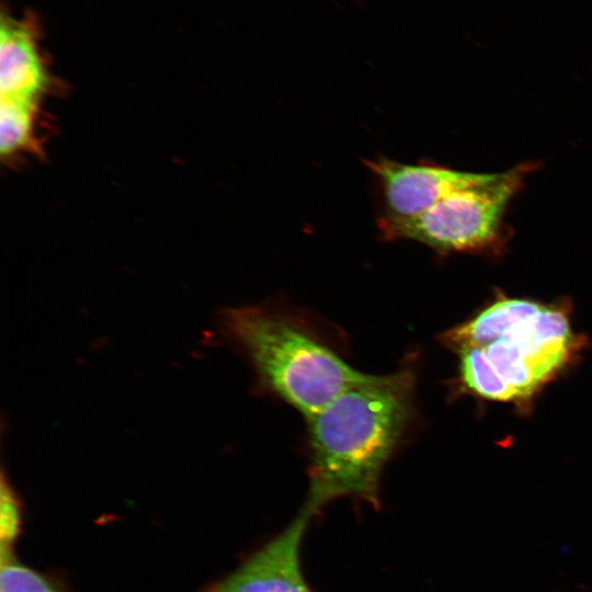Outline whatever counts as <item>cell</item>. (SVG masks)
<instances>
[{
  "mask_svg": "<svg viewBox=\"0 0 592 592\" xmlns=\"http://www.w3.org/2000/svg\"><path fill=\"white\" fill-rule=\"evenodd\" d=\"M39 107L1 101L0 153L3 161L39 151Z\"/></svg>",
  "mask_w": 592,
  "mask_h": 592,
  "instance_id": "8",
  "label": "cell"
},
{
  "mask_svg": "<svg viewBox=\"0 0 592 592\" xmlns=\"http://www.w3.org/2000/svg\"><path fill=\"white\" fill-rule=\"evenodd\" d=\"M417 367L371 375L307 420L309 489L305 503L317 512L350 497L378 504L382 474L411 430Z\"/></svg>",
  "mask_w": 592,
  "mask_h": 592,
  "instance_id": "2",
  "label": "cell"
},
{
  "mask_svg": "<svg viewBox=\"0 0 592 592\" xmlns=\"http://www.w3.org/2000/svg\"><path fill=\"white\" fill-rule=\"evenodd\" d=\"M317 513L304 503L296 517L277 536L255 551L213 592H312L300 567V544Z\"/></svg>",
  "mask_w": 592,
  "mask_h": 592,
  "instance_id": "6",
  "label": "cell"
},
{
  "mask_svg": "<svg viewBox=\"0 0 592 592\" xmlns=\"http://www.w3.org/2000/svg\"><path fill=\"white\" fill-rule=\"evenodd\" d=\"M1 592H61L38 572L21 565L12 549H1Z\"/></svg>",
  "mask_w": 592,
  "mask_h": 592,
  "instance_id": "9",
  "label": "cell"
},
{
  "mask_svg": "<svg viewBox=\"0 0 592 592\" xmlns=\"http://www.w3.org/2000/svg\"><path fill=\"white\" fill-rule=\"evenodd\" d=\"M378 181L389 218L417 217L451 193L482 183L493 173L464 172L432 163H402L380 156L364 161Z\"/></svg>",
  "mask_w": 592,
  "mask_h": 592,
  "instance_id": "5",
  "label": "cell"
},
{
  "mask_svg": "<svg viewBox=\"0 0 592 592\" xmlns=\"http://www.w3.org/2000/svg\"><path fill=\"white\" fill-rule=\"evenodd\" d=\"M54 87L38 43L35 22L2 14L0 27L1 101L39 107Z\"/></svg>",
  "mask_w": 592,
  "mask_h": 592,
  "instance_id": "7",
  "label": "cell"
},
{
  "mask_svg": "<svg viewBox=\"0 0 592 592\" xmlns=\"http://www.w3.org/2000/svg\"><path fill=\"white\" fill-rule=\"evenodd\" d=\"M526 164L451 193L413 218L380 216L377 227L387 241L422 243L439 253L477 252L494 247L505 209L522 186Z\"/></svg>",
  "mask_w": 592,
  "mask_h": 592,
  "instance_id": "4",
  "label": "cell"
},
{
  "mask_svg": "<svg viewBox=\"0 0 592 592\" xmlns=\"http://www.w3.org/2000/svg\"><path fill=\"white\" fill-rule=\"evenodd\" d=\"M219 330L246 357L258 386L307 420L372 375L351 366L307 325L280 310L226 308Z\"/></svg>",
  "mask_w": 592,
  "mask_h": 592,
  "instance_id": "3",
  "label": "cell"
},
{
  "mask_svg": "<svg viewBox=\"0 0 592 592\" xmlns=\"http://www.w3.org/2000/svg\"><path fill=\"white\" fill-rule=\"evenodd\" d=\"M1 549H12L18 535L20 522V505L8 479L1 478Z\"/></svg>",
  "mask_w": 592,
  "mask_h": 592,
  "instance_id": "10",
  "label": "cell"
},
{
  "mask_svg": "<svg viewBox=\"0 0 592 592\" xmlns=\"http://www.w3.org/2000/svg\"><path fill=\"white\" fill-rule=\"evenodd\" d=\"M457 356L454 396L528 409L546 386L574 365L587 339L568 303L498 295L440 337Z\"/></svg>",
  "mask_w": 592,
  "mask_h": 592,
  "instance_id": "1",
  "label": "cell"
}]
</instances>
